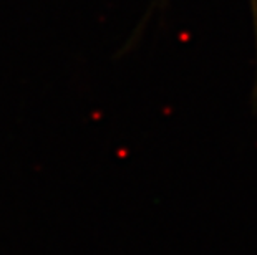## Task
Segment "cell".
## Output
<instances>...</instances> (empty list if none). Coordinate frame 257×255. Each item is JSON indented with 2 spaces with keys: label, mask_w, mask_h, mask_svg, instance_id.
Masks as SVG:
<instances>
[{
  "label": "cell",
  "mask_w": 257,
  "mask_h": 255,
  "mask_svg": "<svg viewBox=\"0 0 257 255\" xmlns=\"http://www.w3.org/2000/svg\"><path fill=\"white\" fill-rule=\"evenodd\" d=\"M252 9H254V19H255V30H257V0H252Z\"/></svg>",
  "instance_id": "obj_1"
}]
</instances>
